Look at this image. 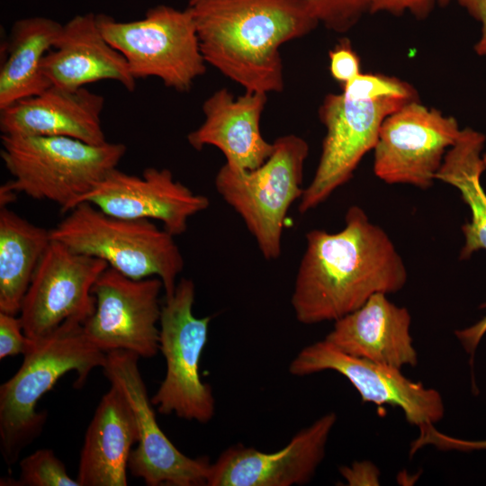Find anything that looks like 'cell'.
Masks as SVG:
<instances>
[{"label": "cell", "instance_id": "cell-1", "mask_svg": "<svg viewBox=\"0 0 486 486\" xmlns=\"http://www.w3.org/2000/svg\"><path fill=\"white\" fill-rule=\"evenodd\" d=\"M297 270L291 303L305 325L336 321L376 293L401 290L408 278L388 234L359 206H350L344 228L311 230Z\"/></svg>", "mask_w": 486, "mask_h": 486}, {"label": "cell", "instance_id": "cell-2", "mask_svg": "<svg viewBox=\"0 0 486 486\" xmlns=\"http://www.w3.org/2000/svg\"><path fill=\"white\" fill-rule=\"evenodd\" d=\"M205 62L247 92L284 89L281 46L319 21L303 0H188Z\"/></svg>", "mask_w": 486, "mask_h": 486}, {"label": "cell", "instance_id": "cell-3", "mask_svg": "<svg viewBox=\"0 0 486 486\" xmlns=\"http://www.w3.org/2000/svg\"><path fill=\"white\" fill-rule=\"evenodd\" d=\"M32 341L19 370L0 386V450L7 464L16 463L42 431L47 413L36 411L40 399L66 374L76 372L81 387L93 369L106 363L107 353L89 341L78 322H66Z\"/></svg>", "mask_w": 486, "mask_h": 486}, {"label": "cell", "instance_id": "cell-4", "mask_svg": "<svg viewBox=\"0 0 486 486\" xmlns=\"http://www.w3.org/2000/svg\"><path fill=\"white\" fill-rule=\"evenodd\" d=\"M0 156L12 179L1 185L16 194L57 203L68 212L116 168L122 143L93 145L68 137L1 135Z\"/></svg>", "mask_w": 486, "mask_h": 486}, {"label": "cell", "instance_id": "cell-5", "mask_svg": "<svg viewBox=\"0 0 486 486\" xmlns=\"http://www.w3.org/2000/svg\"><path fill=\"white\" fill-rule=\"evenodd\" d=\"M68 213L50 230L51 239L100 258L130 278L158 277L166 298L174 294L184 266L174 235L152 220L114 217L86 202Z\"/></svg>", "mask_w": 486, "mask_h": 486}, {"label": "cell", "instance_id": "cell-6", "mask_svg": "<svg viewBox=\"0 0 486 486\" xmlns=\"http://www.w3.org/2000/svg\"><path fill=\"white\" fill-rule=\"evenodd\" d=\"M273 143L271 155L258 167L238 170L224 164L214 180L218 194L242 219L266 260L281 255L288 211L304 191L303 167L310 150L307 141L295 134Z\"/></svg>", "mask_w": 486, "mask_h": 486}, {"label": "cell", "instance_id": "cell-7", "mask_svg": "<svg viewBox=\"0 0 486 486\" xmlns=\"http://www.w3.org/2000/svg\"><path fill=\"white\" fill-rule=\"evenodd\" d=\"M98 27L125 58L136 78L157 77L178 92L189 91L206 71L195 24L190 11L159 4L144 17L119 22L96 14Z\"/></svg>", "mask_w": 486, "mask_h": 486}, {"label": "cell", "instance_id": "cell-8", "mask_svg": "<svg viewBox=\"0 0 486 486\" xmlns=\"http://www.w3.org/2000/svg\"><path fill=\"white\" fill-rule=\"evenodd\" d=\"M194 297L193 280L182 278L162 305L159 350L166 359V372L150 400L161 414L204 424L214 417L216 409L212 390L200 375L212 317L194 314Z\"/></svg>", "mask_w": 486, "mask_h": 486}, {"label": "cell", "instance_id": "cell-9", "mask_svg": "<svg viewBox=\"0 0 486 486\" xmlns=\"http://www.w3.org/2000/svg\"><path fill=\"white\" fill-rule=\"evenodd\" d=\"M407 103L359 99L343 92L325 96L319 116L326 135L315 174L300 199V213L318 207L353 177L364 155L374 150L384 119Z\"/></svg>", "mask_w": 486, "mask_h": 486}, {"label": "cell", "instance_id": "cell-10", "mask_svg": "<svg viewBox=\"0 0 486 486\" xmlns=\"http://www.w3.org/2000/svg\"><path fill=\"white\" fill-rule=\"evenodd\" d=\"M461 131L455 118L418 100L409 102L382 122L374 148V172L389 184L428 189Z\"/></svg>", "mask_w": 486, "mask_h": 486}, {"label": "cell", "instance_id": "cell-11", "mask_svg": "<svg viewBox=\"0 0 486 486\" xmlns=\"http://www.w3.org/2000/svg\"><path fill=\"white\" fill-rule=\"evenodd\" d=\"M108 267L100 258L76 253L51 239L19 312L26 337L36 341L66 322L84 324L95 309L92 288Z\"/></svg>", "mask_w": 486, "mask_h": 486}, {"label": "cell", "instance_id": "cell-12", "mask_svg": "<svg viewBox=\"0 0 486 486\" xmlns=\"http://www.w3.org/2000/svg\"><path fill=\"white\" fill-rule=\"evenodd\" d=\"M140 356L126 350L106 354L104 374L124 395L135 416L139 441L128 468L148 486H207L211 463L180 452L159 428L138 367Z\"/></svg>", "mask_w": 486, "mask_h": 486}, {"label": "cell", "instance_id": "cell-13", "mask_svg": "<svg viewBox=\"0 0 486 486\" xmlns=\"http://www.w3.org/2000/svg\"><path fill=\"white\" fill-rule=\"evenodd\" d=\"M162 290L158 277L137 280L108 267L92 288L95 309L83 324L86 338L105 353L126 350L140 357L156 356Z\"/></svg>", "mask_w": 486, "mask_h": 486}, {"label": "cell", "instance_id": "cell-14", "mask_svg": "<svg viewBox=\"0 0 486 486\" xmlns=\"http://www.w3.org/2000/svg\"><path fill=\"white\" fill-rule=\"evenodd\" d=\"M327 370L346 377L363 402L400 408L410 425L435 424L444 417V402L436 390L410 380L399 368L346 354L325 339L303 347L289 365L295 376Z\"/></svg>", "mask_w": 486, "mask_h": 486}, {"label": "cell", "instance_id": "cell-15", "mask_svg": "<svg viewBox=\"0 0 486 486\" xmlns=\"http://www.w3.org/2000/svg\"><path fill=\"white\" fill-rule=\"evenodd\" d=\"M82 202L114 217L158 220L175 237L185 232L189 219L210 204L208 197L175 180L169 169L157 167L146 168L141 176L116 167Z\"/></svg>", "mask_w": 486, "mask_h": 486}, {"label": "cell", "instance_id": "cell-16", "mask_svg": "<svg viewBox=\"0 0 486 486\" xmlns=\"http://www.w3.org/2000/svg\"><path fill=\"white\" fill-rule=\"evenodd\" d=\"M337 418L335 412L321 416L275 452H262L241 444L228 447L211 464L207 486L308 483L325 456L326 445Z\"/></svg>", "mask_w": 486, "mask_h": 486}, {"label": "cell", "instance_id": "cell-17", "mask_svg": "<svg viewBox=\"0 0 486 486\" xmlns=\"http://www.w3.org/2000/svg\"><path fill=\"white\" fill-rule=\"evenodd\" d=\"M267 94L247 92L238 97L221 88L202 104L203 122L187 135L196 150L213 146L233 169L251 170L261 166L271 155L274 143L264 139L260 119Z\"/></svg>", "mask_w": 486, "mask_h": 486}, {"label": "cell", "instance_id": "cell-18", "mask_svg": "<svg viewBox=\"0 0 486 486\" xmlns=\"http://www.w3.org/2000/svg\"><path fill=\"white\" fill-rule=\"evenodd\" d=\"M42 71L51 86L76 90L102 80L133 92L137 79L125 58L102 34L96 14H77L65 24L43 58Z\"/></svg>", "mask_w": 486, "mask_h": 486}, {"label": "cell", "instance_id": "cell-19", "mask_svg": "<svg viewBox=\"0 0 486 486\" xmlns=\"http://www.w3.org/2000/svg\"><path fill=\"white\" fill-rule=\"evenodd\" d=\"M104 97L86 87L50 86L42 93L0 110L2 134L68 137L101 145L107 142L101 114Z\"/></svg>", "mask_w": 486, "mask_h": 486}, {"label": "cell", "instance_id": "cell-20", "mask_svg": "<svg viewBox=\"0 0 486 486\" xmlns=\"http://www.w3.org/2000/svg\"><path fill=\"white\" fill-rule=\"evenodd\" d=\"M334 322L324 339L346 354L399 369L418 364L410 314L385 293L373 295L360 308Z\"/></svg>", "mask_w": 486, "mask_h": 486}, {"label": "cell", "instance_id": "cell-21", "mask_svg": "<svg viewBox=\"0 0 486 486\" xmlns=\"http://www.w3.org/2000/svg\"><path fill=\"white\" fill-rule=\"evenodd\" d=\"M139 441L137 422L122 392L111 384L86 431L77 482L80 486H126L131 447Z\"/></svg>", "mask_w": 486, "mask_h": 486}, {"label": "cell", "instance_id": "cell-22", "mask_svg": "<svg viewBox=\"0 0 486 486\" xmlns=\"http://www.w3.org/2000/svg\"><path fill=\"white\" fill-rule=\"evenodd\" d=\"M61 27V23L43 16L14 22L0 68V110L37 95L51 86L41 64L53 48Z\"/></svg>", "mask_w": 486, "mask_h": 486}, {"label": "cell", "instance_id": "cell-23", "mask_svg": "<svg viewBox=\"0 0 486 486\" xmlns=\"http://www.w3.org/2000/svg\"><path fill=\"white\" fill-rule=\"evenodd\" d=\"M51 241L7 207L0 208V312L18 315L33 274Z\"/></svg>", "mask_w": 486, "mask_h": 486}, {"label": "cell", "instance_id": "cell-24", "mask_svg": "<svg viewBox=\"0 0 486 486\" xmlns=\"http://www.w3.org/2000/svg\"><path fill=\"white\" fill-rule=\"evenodd\" d=\"M485 135L472 128L462 129L456 142L447 150L436 180L456 188L469 206L471 220L462 226L464 245L460 259H468L481 249L486 250V193L481 176L486 166L482 155Z\"/></svg>", "mask_w": 486, "mask_h": 486}, {"label": "cell", "instance_id": "cell-25", "mask_svg": "<svg viewBox=\"0 0 486 486\" xmlns=\"http://www.w3.org/2000/svg\"><path fill=\"white\" fill-rule=\"evenodd\" d=\"M1 485L80 486L67 472L64 463L50 449H38L20 462V477L2 479Z\"/></svg>", "mask_w": 486, "mask_h": 486}, {"label": "cell", "instance_id": "cell-26", "mask_svg": "<svg viewBox=\"0 0 486 486\" xmlns=\"http://www.w3.org/2000/svg\"><path fill=\"white\" fill-rule=\"evenodd\" d=\"M342 92L359 99L397 98L417 101V90L408 82L382 74L360 73L342 85Z\"/></svg>", "mask_w": 486, "mask_h": 486}, {"label": "cell", "instance_id": "cell-27", "mask_svg": "<svg viewBox=\"0 0 486 486\" xmlns=\"http://www.w3.org/2000/svg\"><path fill=\"white\" fill-rule=\"evenodd\" d=\"M320 23L338 33L351 30L368 12V0H303Z\"/></svg>", "mask_w": 486, "mask_h": 486}, {"label": "cell", "instance_id": "cell-28", "mask_svg": "<svg viewBox=\"0 0 486 486\" xmlns=\"http://www.w3.org/2000/svg\"><path fill=\"white\" fill-rule=\"evenodd\" d=\"M419 435L410 444V455H413L419 449L432 446L443 451L472 452L486 450V439L465 440L446 435L438 431L434 424L418 427Z\"/></svg>", "mask_w": 486, "mask_h": 486}, {"label": "cell", "instance_id": "cell-29", "mask_svg": "<svg viewBox=\"0 0 486 486\" xmlns=\"http://www.w3.org/2000/svg\"><path fill=\"white\" fill-rule=\"evenodd\" d=\"M33 341L23 332L18 315L0 312V359L10 356L25 355Z\"/></svg>", "mask_w": 486, "mask_h": 486}, {"label": "cell", "instance_id": "cell-30", "mask_svg": "<svg viewBox=\"0 0 486 486\" xmlns=\"http://www.w3.org/2000/svg\"><path fill=\"white\" fill-rule=\"evenodd\" d=\"M329 70L334 79L341 85L361 73L360 58L351 41L344 38L330 51Z\"/></svg>", "mask_w": 486, "mask_h": 486}, {"label": "cell", "instance_id": "cell-31", "mask_svg": "<svg viewBox=\"0 0 486 486\" xmlns=\"http://www.w3.org/2000/svg\"><path fill=\"white\" fill-rule=\"evenodd\" d=\"M436 2V0H368V12H386L393 15L410 12L417 19H425L433 11Z\"/></svg>", "mask_w": 486, "mask_h": 486}, {"label": "cell", "instance_id": "cell-32", "mask_svg": "<svg viewBox=\"0 0 486 486\" xmlns=\"http://www.w3.org/2000/svg\"><path fill=\"white\" fill-rule=\"evenodd\" d=\"M481 308L486 309V302L482 303ZM485 334L486 316L470 327L454 331V335L461 342L463 347L471 356V364H472L476 348Z\"/></svg>", "mask_w": 486, "mask_h": 486}, {"label": "cell", "instance_id": "cell-33", "mask_svg": "<svg viewBox=\"0 0 486 486\" xmlns=\"http://www.w3.org/2000/svg\"><path fill=\"white\" fill-rule=\"evenodd\" d=\"M468 14L481 22V37L474 45V50L479 56H486V0H457Z\"/></svg>", "mask_w": 486, "mask_h": 486}, {"label": "cell", "instance_id": "cell-34", "mask_svg": "<svg viewBox=\"0 0 486 486\" xmlns=\"http://www.w3.org/2000/svg\"><path fill=\"white\" fill-rule=\"evenodd\" d=\"M451 0H436V2L441 5V6H446L449 4Z\"/></svg>", "mask_w": 486, "mask_h": 486}, {"label": "cell", "instance_id": "cell-35", "mask_svg": "<svg viewBox=\"0 0 486 486\" xmlns=\"http://www.w3.org/2000/svg\"><path fill=\"white\" fill-rule=\"evenodd\" d=\"M482 158H483L484 164H485V166H486V153L483 154Z\"/></svg>", "mask_w": 486, "mask_h": 486}]
</instances>
